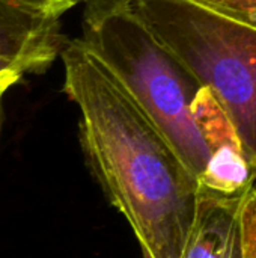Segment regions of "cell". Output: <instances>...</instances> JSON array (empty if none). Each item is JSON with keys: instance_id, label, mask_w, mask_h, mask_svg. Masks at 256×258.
<instances>
[{"instance_id": "cell-1", "label": "cell", "mask_w": 256, "mask_h": 258, "mask_svg": "<svg viewBox=\"0 0 256 258\" xmlns=\"http://www.w3.org/2000/svg\"><path fill=\"white\" fill-rule=\"evenodd\" d=\"M60 57L63 92L80 110L84 154L110 203L130 224L143 258H180L199 180L80 38L68 39Z\"/></svg>"}, {"instance_id": "cell-2", "label": "cell", "mask_w": 256, "mask_h": 258, "mask_svg": "<svg viewBox=\"0 0 256 258\" xmlns=\"http://www.w3.org/2000/svg\"><path fill=\"white\" fill-rule=\"evenodd\" d=\"M80 39L201 180L210 148L195 113L202 86L193 74L152 36L124 0H88Z\"/></svg>"}, {"instance_id": "cell-3", "label": "cell", "mask_w": 256, "mask_h": 258, "mask_svg": "<svg viewBox=\"0 0 256 258\" xmlns=\"http://www.w3.org/2000/svg\"><path fill=\"white\" fill-rule=\"evenodd\" d=\"M210 92L256 175V29L193 0H124Z\"/></svg>"}, {"instance_id": "cell-4", "label": "cell", "mask_w": 256, "mask_h": 258, "mask_svg": "<svg viewBox=\"0 0 256 258\" xmlns=\"http://www.w3.org/2000/svg\"><path fill=\"white\" fill-rule=\"evenodd\" d=\"M66 41L60 18L0 0V56L20 63L26 74L45 71Z\"/></svg>"}, {"instance_id": "cell-5", "label": "cell", "mask_w": 256, "mask_h": 258, "mask_svg": "<svg viewBox=\"0 0 256 258\" xmlns=\"http://www.w3.org/2000/svg\"><path fill=\"white\" fill-rule=\"evenodd\" d=\"M246 195H222L199 184L195 221L180 258H243L240 212Z\"/></svg>"}, {"instance_id": "cell-6", "label": "cell", "mask_w": 256, "mask_h": 258, "mask_svg": "<svg viewBox=\"0 0 256 258\" xmlns=\"http://www.w3.org/2000/svg\"><path fill=\"white\" fill-rule=\"evenodd\" d=\"M226 18L256 29V0H193Z\"/></svg>"}, {"instance_id": "cell-7", "label": "cell", "mask_w": 256, "mask_h": 258, "mask_svg": "<svg viewBox=\"0 0 256 258\" xmlns=\"http://www.w3.org/2000/svg\"><path fill=\"white\" fill-rule=\"evenodd\" d=\"M240 221L243 258H256V183L243 200Z\"/></svg>"}, {"instance_id": "cell-8", "label": "cell", "mask_w": 256, "mask_h": 258, "mask_svg": "<svg viewBox=\"0 0 256 258\" xmlns=\"http://www.w3.org/2000/svg\"><path fill=\"white\" fill-rule=\"evenodd\" d=\"M8 3L17 5L32 12L51 15L60 18L65 12L74 8L78 2L77 0H5Z\"/></svg>"}, {"instance_id": "cell-9", "label": "cell", "mask_w": 256, "mask_h": 258, "mask_svg": "<svg viewBox=\"0 0 256 258\" xmlns=\"http://www.w3.org/2000/svg\"><path fill=\"white\" fill-rule=\"evenodd\" d=\"M26 71L20 63L0 56V92H6V89L18 83Z\"/></svg>"}, {"instance_id": "cell-10", "label": "cell", "mask_w": 256, "mask_h": 258, "mask_svg": "<svg viewBox=\"0 0 256 258\" xmlns=\"http://www.w3.org/2000/svg\"><path fill=\"white\" fill-rule=\"evenodd\" d=\"M3 94L0 92V133H2V124H3Z\"/></svg>"}, {"instance_id": "cell-11", "label": "cell", "mask_w": 256, "mask_h": 258, "mask_svg": "<svg viewBox=\"0 0 256 258\" xmlns=\"http://www.w3.org/2000/svg\"><path fill=\"white\" fill-rule=\"evenodd\" d=\"M77 2H78V3H80V2H84V3H86L88 0H77Z\"/></svg>"}]
</instances>
